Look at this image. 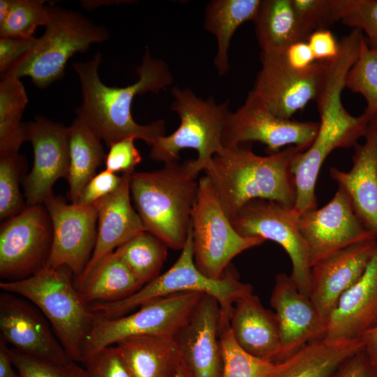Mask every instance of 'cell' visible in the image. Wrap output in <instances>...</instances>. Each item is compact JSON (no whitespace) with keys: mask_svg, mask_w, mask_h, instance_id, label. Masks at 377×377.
<instances>
[{"mask_svg":"<svg viewBox=\"0 0 377 377\" xmlns=\"http://www.w3.org/2000/svg\"><path fill=\"white\" fill-rule=\"evenodd\" d=\"M102 54L96 52L85 62H74L82 89V102L76 109L77 117L84 121L107 147L127 138L144 140L149 146L165 135L163 119L146 125L136 123L131 114L134 98L147 92L158 93L172 83L168 65L153 58L147 50L136 69L138 80L125 87L103 84L98 76Z\"/></svg>","mask_w":377,"mask_h":377,"instance_id":"obj_1","label":"cell"},{"mask_svg":"<svg viewBox=\"0 0 377 377\" xmlns=\"http://www.w3.org/2000/svg\"><path fill=\"white\" fill-rule=\"evenodd\" d=\"M304 151L288 146L276 153L259 156L242 145L225 148L204 168L230 221L247 202L263 199L293 208L296 188L292 170L295 157Z\"/></svg>","mask_w":377,"mask_h":377,"instance_id":"obj_2","label":"cell"},{"mask_svg":"<svg viewBox=\"0 0 377 377\" xmlns=\"http://www.w3.org/2000/svg\"><path fill=\"white\" fill-rule=\"evenodd\" d=\"M355 62L347 52H340L329 62L324 84L316 97L320 121L310 147L296 155L292 170L296 188L294 209L300 214L317 208L316 184L320 169L327 156L337 148L355 146L364 137L371 115H351L341 101L348 72Z\"/></svg>","mask_w":377,"mask_h":377,"instance_id":"obj_3","label":"cell"},{"mask_svg":"<svg viewBox=\"0 0 377 377\" xmlns=\"http://www.w3.org/2000/svg\"><path fill=\"white\" fill-rule=\"evenodd\" d=\"M190 160L175 161L160 170L134 172L131 199L147 231L169 248L182 250L187 239L198 182Z\"/></svg>","mask_w":377,"mask_h":377,"instance_id":"obj_4","label":"cell"},{"mask_svg":"<svg viewBox=\"0 0 377 377\" xmlns=\"http://www.w3.org/2000/svg\"><path fill=\"white\" fill-rule=\"evenodd\" d=\"M66 267H43L34 275L15 281H1L2 291L34 304L51 325L71 360L80 362L83 345L98 316L91 310Z\"/></svg>","mask_w":377,"mask_h":377,"instance_id":"obj_5","label":"cell"},{"mask_svg":"<svg viewBox=\"0 0 377 377\" xmlns=\"http://www.w3.org/2000/svg\"><path fill=\"white\" fill-rule=\"evenodd\" d=\"M186 292L212 296L219 303L222 313L229 317L234 303L253 293L252 286L240 281L231 272L226 270L223 277L214 279L199 271L193 258L191 224L180 256L165 272L126 298L93 304L90 307L100 318L111 320L127 315L151 300Z\"/></svg>","mask_w":377,"mask_h":377,"instance_id":"obj_6","label":"cell"},{"mask_svg":"<svg viewBox=\"0 0 377 377\" xmlns=\"http://www.w3.org/2000/svg\"><path fill=\"white\" fill-rule=\"evenodd\" d=\"M47 22L43 35L34 47L4 75L29 77L40 88L64 75L68 60L77 52H85L94 43L109 38L108 30L77 12L45 5ZM1 77V78H3Z\"/></svg>","mask_w":377,"mask_h":377,"instance_id":"obj_7","label":"cell"},{"mask_svg":"<svg viewBox=\"0 0 377 377\" xmlns=\"http://www.w3.org/2000/svg\"><path fill=\"white\" fill-rule=\"evenodd\" d=\"M170 110L180 119L177 129L164 135L151 146L149 156L165 164L178 161L180 151L195 149L196 159L190 160L192 171L196 175L203 170L211 158L225 149L222 135L226 120L230 112L229 101L216 103L213 98L203 100L189 88L174 87Z\"/></svg>","mask_w":377,"mask_h":377,"instance_id":"obj_8","label":"cell"},{"mask_svg":"<svg viewBox=\"0 0 377 377\" xmlns=\"http://www.w3.org/2000/svg\"><path fill=\"white\" fill-rule=\"evenodd\" d=\"M191 224L195 265L214 279L223 276L235 256L265 242L260 237H243L235 230L206 175L198 181Z\"/></svg>","mask_w":377,"mask_h":377,"instance_id":"obj_9","label":"cell"},{"mask_svg":"<svg viewBox=\"0 0 377 377\" xmlns=\"http://www.w3.org/2000/svg\"><path fill=\"white\" fill-rule=\"evenodd\" d=\"M203 293H180L151 300L122 317H98L82 350L81 363L101 350L139 335L175 337L191 318Z\"/></svg>","mask_w":377,"mask_h":377,"instance_id":"obj_10","label":"cell"},{"mask_svg":"<svg viewBox=\"0 0 377 377\" xmlns=\"http://www.w3.org/2000/svg\"><path fill=\"white\" fill-rule=\"evenodd\" d=\"M300 215L294 208L256 199L245 204L230 222L243 237H260L281 246L292 263V279L299 290L309 297L311 265L307 246L298 228Z\"/></svg>","mask_w":377,"mask_h":377,"instance_id":"obj_11","label":"cell"},{"mask_svg":"<svg viewBox=\"0 0 377 377\" xmlns=\"http://www.w3.org/2000/svg\"><path fill=\"white\" fill-rule=\"evenodd\" d=\"M52 227L44 205H27L0 230V276L3 281L28 278L45 267Z\"/></svg>","mask_w":377,"mask_h":377,"instance_id":"obj_12","label":"cell"},{"mask_svg":"<svg viewBox=\"0 0 377 377\" xmlns=\"http://www.w3.org/2000/svg\"><path fill=\"white\" fill-rule=\"evenodd\" d=\"M318 126V122L299 121L275 115L251 91L244 103L228 114L222 144L224 148H231L257 141L267 146L269 154L287 145L306 151L314 140Z\"/></svg>","mask_w":377,"mask_h":377,"instance_id":"obj_13","label":"cell"},{"mask_svg":"<svg viewBox=\"0 0 377 377\" xmlns=\"http://www.w3.org/2000/svg\"><path fill=\"white\" fill-rule=\"evenodd\" d=\"M262 68L251 91L275 115L290 119L318 96L326 77L328 61H316L295 70L281 53H262Z\"/></svg>","mask_w":377,"mask_h":377,"instance_id":"obj_14","label":"cell"},{"mask_svg":"<svg viewBox=\"0 0 377 377\" xmlns=\"http://www.w3.org/2000/svg\"><path fill=\"white\" fill-rule=\"evenodd\" d=\"M52 227V242L45 267L67 268L77 278L89 263L95 247L97 207L68 204L51 195L44 202Z\"/></svg>","mask_w":377,"mask_h":377,"instance_id":"obj_15","label":"cell"},{"mask_svg":"<svg viewBox=\"0 0 377 377\" xmlns=\"http://www.w3.org/2000/svg\"><path fill=\"white\" fill-rule=\"evenodd\" d=\"M297 225L308 248L311 267L343 248L377 239L362 224L350 198L339 187L324 207L301 214Z\"/></svg>","mask_w":377,"mask_h":377,"instance_id":"obj_16","label":"cell"},{"mask_svg":"<svg viewBox=\"0 0 377 377\" xmlns=\"http://www.w3.org/2000/svg\"><path fill=\"white\" fill-rule=\"evenodd\" d=\"M0 339L42 360L57 364L72 362L42 312L28 300L4 291L0 294Z\"/></svg>","mask_w":377,"mask_h":377,"instance_id":"obj_17","label":"cell"},{"mask_svg":"<svg viewBox=\"0 0 377 377\" xmlns=\"http://www.w3.org/2000/svg\"><path fill=\"white\" fill-rule=\"evenodd\" d=\"M27 141L33 147L34 164L23 181L26 204L43 205L53 195L56 181L68 177L69 126L37 116L27 124Z\"/></svg>","mask_w":377,"mask_h":377,"instance_id":"obj_18","label":"cell"},{"mask_svg":"<svg viewBox=\"0 0 377 377\" xmlns=\"http://www.w3.org/2000/svg\"><path fill=\"white\" fill-rule=\"evenodd\" d=\"M376 245L377 239L357 242L311 266L309 297L325 323L341 296L364 274Z\"/></svg>","mask_w":377,"mask_h":377,"instance_id":"obj_19","label":"cell"},{"mask_svg":"<svg viewBox=\"0 0 377 377\" xmlns=\"http://www.w3.org/2000/svg\"><path fill=\"white\" fill-rule=\"evenodd\" d=\"M270 305L279 323L283 361L306 344L324 339L325 322L310 297L299 290L290 275H276Z\"/></svg>","mask_w":377,"mask_h":377,"instance_id":"obj_20","label":"cell"},{"mask_svg":"<svg viewBox=\"0 0 377 377\" xmlns=\"http://www.w3.org/2000/svg\"><path fill=\"white\" fill-rule=\"evenodd\" d=\"M218 301L203 294L187 323L175 337L182 362L194 377H221L223 368Z\"/></svg>","mask_w":377,"mask_h":377,"instance_id":"obj_21","label":"cell"},{"mask_svg":"<svg viewBox=\"0 0 377 377\" xmlns=\"http://www.w3.org/2000/svg\"><path fill=\"white\" fill-rule=\"evenodd\" d=\"M362 145L354 146L348 172L331 168L330 175L350 198L358 218L377 235V113L369 120Z\"/></svg>","mask_w":377,"mask_h":377,"instance_id":"obj_22","label":"cell"},{"mask_svg":"<svg viewBox=\"0 0 377 377\" xmlns=\"http://www.w3.org/2000/svg\"><path fill=\"white\" fill-rule=\"evenodd\" d=\"M376 325L377 245L362 276L341 296L331 313L324 339H360Z\"/></svg>","mask_w":377,"mask_h":377,"instance_id":"obj_23","label":"cell"},{"mask_svg":"<svg viewBox=\"0 0 377 377\" xmlns=\"http://www.w3.org/2000/svg\"><path fill=\"white\" fill-rule=\"evenodd\" d=\"M229 325L235 341L246 353L273 364L283 361L276 314L258 296L252 293L234 303Z\"/></svg>","mask_w":377,"mask_h":377,"instance_id":"obj_24","label":"cell"},{"mask_svg":"<svg viewBox=\"0 0 377 377\" xmlns=\"http://www.w3.org/2000/svg\"><path fill=\"white\" fill-rule=\"evenodd\" d=\"M131 175L122 174L119 188L96 204L98 214L96 242L91 257L80 276L87 274L120 245L146 230L140 217L131 205Z\"/></svg>","mask_w":377,"mask_h":377,"instance_id":"obj_25","label":"cell"},{"mask_svg":"<svg viewBox=\"0 0 377 377\" xmlns=\"http://www.w3.org/2000/svg\"><path fill=\"white\" fill-rule=\"evenodd\" d=\"M363 349L361 339L316 340L275 364L270 377H331L343 362Z\"/></svg>","mask_w":377,"mask_h":377,"instance_id":"obj_26","label":"cell"},{"mask_svg":"<svg viewBox=\"0 0 377 377\" xmlns=\"http://www.w3.org/2000/svg\"><path fill=\"white\" fill-rule=\"evenodd\" d=\"M115 346L131 377H174L182 362L174 337L133 336Z\"/></svg>","mask_w":377,"mask_h":377,"instance_id":"obj_27","label":"cell"},{"mask_svg":"<svg viewBox=\"0 0 377 377\" xmlns=\"http://www.w3.org/2000/svg\"><path fill=\"white\" fill-rule=\"evenodd\" d=\"M73 281L89 305L123 300L143 286L115 251Z\"/></svg>","mask_w":377,"mask_h":377,"instance_id":"obj_28","label":"cell"},{"mask_svg":"<svg viewBox=\"0 0 377 377\" xmlns=\"http://www.w3.org/2000/svg\"><path fill=\"white\" fill-rule=\"evenodd\" d=\"M253 22L262 53H283L310 36L298 21L291 0H261Z\"/></svg>","mask_w":377,"mask_h":377,"instance_id":"obj_29","label":"cell"},{"mask_svg":"<svg viewBox=\"0 0 377 377\" xmlns=\"http://www.w3.org/2000/svg\"><path fill=\"white\" fill-rule=\"evenodd\" d=\"M261 0H213L205 10L204 28L217 41L214 65L219 75L230 69L228 49L236 30L244 22L253 21Z\"/></svg>","mask_w":377,"mask_h":377,"instance_id":"obj_30","label":"cell"},{"mask_svg":"<svg viewBox=\"0 0 377 377\" xmlns=\"http://www.w3.org/2000/svg\"><path fill=\"white\" fill-rule=\"evenodd\" d=\"M101 139L82 119L77 117L69 126L68 195L76 202L84 186L105 161Z\"/></svg>","mask_w":377,"mask_h":377,"instance_id":"obj_31","label":"cell"},{"mask_svg":"<svg viewBox=\"0 0 377 377\" xmlns=\"http://www.w3.org/2000/svg\"><path fill=\"white\" fill-rule=\"evenodd\" d=\"M28 97L20 78L6 76L0 82V157L15 155L27 141V124L22 113Z\"/></svg>","mask_w":377,"mask_h":377,"instance_id":"obj_32","label":"cell"},{"mask_svg":"<svg viewBox=\"0 0 377 377\" xmlns=\"http://www.w3.org/2000/svg\"><path fill=\"white\" fill-rule=\"evenodd\" d=\"M167 249L162 240L144 230L114 251L144 286L160 275L166 260Z\"/></svg>","mask_w":377,"mask_h":377,"instance_id":"obj_33","label":"cell"},{"mask_svg":"<svg viewBox=\"0 0 377 377\" xmlns=\"http://www.w3.org/2000/svg\"><path fill=\"white\" fill-rule=\"evenodd\" d=\"M220 341L223 360L221 377H270L275 364L254 357L240 348L230 330L229 318L223 315Z\"/></svg>","mask_w":377,"mask_h":377,"instance_id":"obj_34","label":"cell"},{"mask_svg":"<svg viewBox=\"0 0 377 377\" xmlns=\"http://www.w3.org/2000/svg\"><path fill=\"white\" fill-rule=\"evenodd\" d=\"M345 87L364 98L365 112L371 116L377 113V49L371 48L364 36L358 58L347 73Z\"/></svg>","mask_w":377,"mask_h":377,"instance_id":"obj_35","label":"cell"},{"mask_svg":"<svg viewBox=\"0 0 377 377\" xmlns=\"http://www.w3.org/2000/svg\"><path fill=\"white\" fill-rule=\"evenodd\" d=\"M43 0H11L5 19L0 22L1 38H29L36 29L45 26L47 12Z\"/></svg>","mask_w":377,"mask_h":377,"instance_id":"obj_36","label":"cell"},{"mask_svg":"<svg viewBox=\"0 0 377 377\" xmlns=\"http://www.w3.org/2000/svg\"><path fill=\"white\" fill-rule=\"evenodd\" d=\"M26 160L19 154L0 157V219H10L27 206L20 191Z\"/></svg>","mask_w":377,"mask_h":377,"instance_id":"obj_37","label":"cell"},{"mask_svg":"<svg viewBox=\"0 0 377 377\" xmlns=\"http://www.w3.org/2000/svg\"><path fill=\"white\" fill-rule=\"evenodd\" d=\"M336 20L367 36L369 46L377 49V0H332Z\"/></svg>","mask_w":377,"mask_h":377,"instance_id":"obj_38","label":"cell"},{"mask_svg":"<svg viewBox=\"0 0 377 377\" xmlns=\"http://www.w3.org/2000/svg\"><path fill=\"white\" fill-rule=\"evenodd\" d=\"M13 366L20 377H83L84 367L77 362L57 364L10 348Z\"/></svg>","mask_w":377,"mask_h":377,"instance_id":"obj_39","label":"cell"},{"mask_svg":"<svg viewBox=\"0 0 377 377\" xmlns=\"http://www.w3.org/2000/svg\"><path fill=\"white\" fill-rule=\"evenodd\" d=\"M296 17L311 35L337 22L332 0H291Z\"/></svg>","mask_w":377,"mask_h":377,"instance_id":"obj_40","label":"cell"},{"mask_svg":"<svg viewBox=\"0 0 377 377\" xmlns=\"http://www.w3.org/2000/svg\"><path fill=\"white\" fill-rule=\"evenodd\" d=\"M84 365L83 377H131L115 345L101 350Z\"/></svg>","mask_w":377,"mask_h":377,"instance_id":"obj_41","label":"cell"},{"mask_svg":"<svg viewBox=\"0 0 377 377\" xmlns=\"http://www.w3.org/2000/svg\"><path fill=\"white\" fill-rule=\"evenodd\" d=\"M133 138L119 140L109 148L105 159V170L116 173L133 174L135 167L141 162L140 151L134 145Z\"/></svg>","mask_w":377,"mask_h":377,"instance_id":"obj_42","label":"cell"},{"mask_svg":"<svg viewBox=\"0 0 377 377\" xmlns=\"http://www.w3.org/2000/svg\"><path fill=\"white\" fill-rule=\"evenodd\" d=\"M122 181L121 175L104 170L92 177L84 186L76 203L94 205L114 192Z\"/></svg>","mask_w":377,"mask_h":377,"instance_id":"obj_43","label":"cell"},{"mask_svg":"<svg viewBox=\"0 0 377 377\" xmlns=\"http://www.w3.org/2000/svg\"><path fill=\"white\" fill-rule=\"evenodd\" d=\"M37 39L0 37V74L3 77L36 45Z\"/></svg>","mask_w":377,"mask_h":377,"instance_id":"obj_44","label":"cell"},{"mask_svg":"<svg viewBox=\"0 0 377 377\" xmlns=\"http://www.w3.org/2000/svg\"><path fill=\"white\" fill-rule=\"evenodd\" d=\"M307 43L312 50L316 61H329L334 59L339 54V46L329 29L313 32Z\"/></svg>","mask_w":377,"mask_h":377,"instance_id":"obj_45","label":"cell"},{"mask_svg":"<svg viewBox=\"0 0 377 377\" xmlns=\"http://www.w3.org/2000/svg\"><path fill=\"white\" fill-rule=\"evenodd\" d=\"M331 377H377V368L363 349L343 362Z\"/></svg>","mask_w":377,"mask_h":377,"instance_id":"obj_46","label":"cell"},{"mask_svg":"<svg viewBox=\"0 0 377 377\" xmlns=\"http://www.w3.org/2000/svg\"><path fill=\"white\" fill-rule=\"evenodd\" d=\"M281 54L286 64L295 70H305L316 61L307 41L293 43Z\"/></svg>","mask_w":377,"mask_h":377,"instance_id":"obj_47","label":"cell"},{"mask_svg":"<svg viewBox=\"0 0 377 377\" xmlns=\"http://www.w3.org/2000/svg\"><path fill=\"white\" fill-rule=\"evenodd\" d=\"M360 339L369 361L377 368V325L366 331Z\"/></svg>","mask_w":377,"mask_h":377,"instance_id":"obj_48","label":"cell"},{"mask_svg":"<svg viewBox=\"0 0 377 377\" xmlns=\"http://www.w3.org/2000/svg\"><path fill=\"white\" fill-rule=\"evenodd\" d=\"M13 365L10 348L0 339V377H20L18 373L14 371Z\"/></svg>","mask_w":377,"mask_h":377,"instance_id":"obj_49","label":"cell"},{"mask_svg":"<svg viewBox=\"0 0 377 377\" xmlns=\"http://www.w3.org/2000/svg\"><path fill=\"white\" fill-rule=\"evenodd\" d=\"M174 377H194V376L182 360V362Z\"/></svg>","mask_w":377,"mask_h":377,"instance_id":"obj_50","label":"cell"},{"mask_svg":"<svg viewBox=\"0 0 377 377\" xmlns=\"http://www.w3.org/2000/svg\"><path fill=\"white\" fill-rule=\"evenodd\" d=\"M11 0L0 1V22H1L8 14Z\"/></svg>","mask_w":377,"mask_h":377,"instance_id":"obj_51","label":"cell"}]
</instances>
